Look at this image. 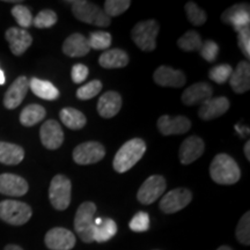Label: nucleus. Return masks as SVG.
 Segmentation results:
<instances>
[{
  "instance_id": "c85d7f7f",
  "label": "nucleus",
  "mask_w": 250,
  "mask_h": 250,
  "mask_svg": "<svg viewBox=\"0 0 250 250\" xmlns=\"http://www.w3.org/2000/svg\"><path fill=\"white\" fill-rule=\"evenodd\" d=\"M59 116H61L62 124L71 130L83 129L87 123L85 115L74 108H64Z\"/></svg>"
},
{
  "instance_id": "4c0bfd02",
  "label": "nucleus",
  "mask_w": 250,
  "mask_h": 250,
  "mask_svg": "<svg viewBox=\"0 0 250 250\" xmlns=\"http://www.w3.org/2000/svg\"><path fill=\"white\" fill-rule=\"evenodd\" d=\"M233 72V67L228 64H220L213 66L208 72V77L212 81L217 83H225L229 80L230 74Z\"/></svg>"
},
{
  "instance_id": "49530a36",
  "label": "nucleus",
  "mask_w": 250,
  "mask_h": 250,
  "mask_svg": "<svg viewBox=\"0 0 250 250\" xmlns=\"http://www.w3.org/2000/svg\"><path fill=\"white\" fill-rule=\"evenodd\" d=\"M5 83H6V78H5L4 71H2L1 67H0V85H4Z\"/></svg>"
},
{
  "instance_id": "de8ad7c7",
  "label": "nucleus",
  "mask_w": 250,
  "mask_h": 250,
  "mask_svg": "<svg viewBox=\"0 0 250 250\" xmlns=\"http://www.w3.org/2000/svg\"><path fill=\"white\" fill-rule=\"evenodd\" d=\"M217 250H233V249L228 246H221V247H219Z\"/></svg>"
},
{
  "instance_id": "9d476101",
  "label": "nucleus",
  "mask_w": 250,
  "mask_h": 250,
  "mask_svg": "<svg viewBox=\"0 0 250 250\" xmlns=\"http://www.w3.org/2000/svg\"><path fill=\"white\" fill-rule=\"evenodd\" d=\"M105 155V149L98 142H86L78 145L73 151V160L78 165H93L101 161Z\"/></svg>"
},
{
  "instance_id": "39448f33",
  "label": "nucleus",
  "mask_w": 250,
  "mask_h": 250,
  "mask_svg": "<svg viewBox=\"0 0 250 250\" xmlns=\"http://www.w3.org/2000/svg\"><path fill=\"white\" fill-rule=\"evenodd\" d=\"M160 26L155 20H146L137 23L131 31L133 42L143 51H153L156 48V36Z\"/></svg>"
},
{
  "instance_id": "f3484780",
  "label": "nucleus",
  "mask_w": 250,
  "mask_h": 250,
  "mask_svg": "<svg viewBox=\"0 0 250 250\" xmlns=\"http://www.w3.org/2000/svg\"><path fill=\"white\" fill-rule=\"evenodd\" d=\"M205 151V144L202 138L191 136L182 143L180 147L179 158L181 164L190 165L199 159Z\"/></svg>"
},
{
  "instance_id": "7c9ffc66",
  "label": "nucleus",
  "mask_w": 250,
  "mask_h": 250,
  "mask_svg": "<svg viewBox=\"0 0 250 250\" xmlns=\"http://www.w3.org/2000/svg\"><path fill=\"white\" fill-rule=\"evenodd\" d=\"M202 37L195 30L187 31V33L177 41V46H179L181 50L187 52L199 51V49L202 48Z\"/></svg>"
},
{
  "instance_id": "58836bf2",
  "label": "nucleus",
  "mask_w": 250,
  "mask_h": 250,
  "mask_svg": "<svg viewBox=\"0 0 250 250\" xmlns=\"http://www.w3.org/2000/svg\"><path fill=\"white\" fill-rule=\"evenodd\" d=\"M102 89V83L99 80H93L86 83L85 86H81L77 90V98L79 100H90L95 98Z\"/></svg>"
},
{
  "instance_id": "473e14b6",
  "label": "nucleus",
  "mask_w": 250,
  "mask_h": 250,
  "mask_svg": "<svg viewBox=\"0 0 250 250\" xmlns=\"http://www.w3.org/2000/svg\"><path fill=\"white\" fill-rule=\"evenodd\" d=\"M186 12L188 20L191 22L193 26H203L208 20V17H206V13L203 9L199 7L198 5H196L193 1L187 2L186 5Z\"/></svg>"
},
{
  "instance_id": "cd10ccee",
  "label": "nucleus",
  "mask_w": 250,
  "mask_h": 250,
  "mask_svg": "<svg viewBox=\"0 0 250 250\" xmlns=\"http://www.w3.org/2000/svg\"><path fill=\"white\" fill-rule=\"evenodd\" d=\"M24 158V151L15 144L0 142V162L4 165H19Z\"/></svg>"
},
{
  "instance_id": "a19ab883",
  "label": "nucleus",
  "mask_w": 250,
  "mask_h": 250,
  "mask_svg": "<svg viewBox=\"0 0 250 250\" xmlns=\"http://www.w3.org/2000/svg\"><path fill=\"white\" fill-rule=\"evenodd\" d=\"M201 56L205 59L206 62H214L218 57L219 54V46L214 41L212 40H206L205 42H203L202 48L199 49Z\"/></svg>"
},
{
  "instance_id": "393cba45",
  "label": "nucleus",
  "mask_w": 250,
  "mask_h": 250,
  "mask_svg": "<svg viewBox=\"0 0 250 250\" xmlns=\"http://www.w3.org/2000/svg\"><path fill=\"white\" fill-rule=\"evenodd\" d=\"M93 229V240L94 241L103 243L111 240L117 233V225L112 219H102L98 218L94 220Z\"/></svg>"
},
{
  "instance_id": "a211bd4d",
  "label": "nucleus",
  "mask_w": 250,
  "mask_h": 250,
  "mask_svg": "<svg viewBox=\"0 0 250 250\" xmlns=\"http://www.w3.org/2000/svg\"><path fill=\"white\" fill-rule=\"evenodd\" d=\"M29 189L27 181L14 174L0 175V193L12 197L26 195Z\"/></svg>"
},
{
  "instance_id": "2f4dec72",
  "label": "nucleus",
  "mask_w": 250,
  "mask_h": 250,
  "mask_svg": "<svg viewBox=\"0 0 250 250\" xmlns=\"http://www.w3.org/2000/svg\"><path fill=\"white\" fill-rule=\"evenodd\" d=\"M88 44L90 49L95 50H107L111 45V35L107 31H93L90 33L88 39Z\"/></svg>"
},
{
  "instance_id": "b1692460",
  "label": "nucleus",
  "mask_w": 250,
  "mask_h": 250,
  "mask_svg": "<svg viewBox=\"0 0 250 250\" xmlns=\"http://www.w3.org/2000/svg\"><path fill=\"white\" fill-rule=\"evenodd\" d=\"M229 83L236 94L248 92L250 88V65L248 62H239L230 74Z\"/></svg>"
},
{
  "instance_id": "bb28decb",
  "label": "nucleus",
  "mask_w": 250,
  "mask_h": 250,
  "mask_svg": "<svg viewBox=\"0 0 250 250\" xmlns=\"http://www.w3.org/2000/svg\"><path fill=\"white\" fill-rule=\"evenodd\" d=\"M29 88L40 99L52 101V100L59 98V90L50 81L39 79V78H31L29 80Z\"/></svg>"
},
{
  "instance_id": "aec40b11",
  "label": "nucleus",
  "mask_w": 250,
  "mask_h": 250,
  "mask_svg": "<svg viewBox=\"0 0 250 250\" xmlns=\"http://www.w3.org/2000/svg\"><path fill=\"white\" fill-rule=\"evenodd\" d=\"M229 109V101L225 96H219V98L210 99L204 103H202V107L199 108L198 116L203 121H211L218 118L226 114Z\"/></svg>"
},
{
  "instance_id": "e433bc0d",
  "label": "nucleus",
  "mask_w": 250,
  "mask_h": 250,
  "mask_svg": "<svg viewBox=\"0 0 250 250\" xmlns=\"http://www.w3.org/2000/svg\"><path fill=\"white\" fill-rule=\"evenodd\" d=\"M57 14L55 13L51 9H44L41 11L35 18L33 19V24L36 28L43 29V28H50L55 26L57 22Z\"/></svg>"
},
{
  "instance_id": "ddd939ff",
  "label": "nucleus",
  "mask_w": 250,
  "mask_h": 250,
  "mask_svg": "<svg viewBox=\"0 0 250 250\" xmlns=\"http://www.w3.org/2000/svg\"><path fill=\"white\" fill-rule=\"evenodd\" d=\"M41 142L48 149H57L64 142V132L61 124L55 120L46 121L40 130Z\"/></svg>"
},
{
  "instance_id": "20e7f679",
  "label": "nucleus",
  "mask_w": 250,
  "mask_h": 250,
  "mask_svg": "<svg viewBox=\"0 0 250 250\" xmlns=\"http://www.w3.org/2000/svg\"><path fill=\"white\" fill-rule=\"evenodd\" d=\"M96 213V205L93 202H85L79 206L77 210L76 218H74V229L81 241L85 243H92L93 240V229L95 224H94V215Z\"/></svg>"
},
{
  "instance_id": "dca6fc26",
  "label": "nucleus",
  "mask_w": 250,
  "mask_h": 250,
  "mask_svg": "<svg viewBox=\"0 0 250 250\" xmlns=\"http://www.w3.org/2000/svg\"><path fill=\"white\" fill-rule=\"evenodd\" d=\"M153 79L158 85L162 87H173V88H179L186 85L187 78L182 71L174 70L169 66L158 67L153 74Z\"/></svg>"
},
{
  "instance_id": "a878e982",
  "label": "nucleus",
  "mask_w": 250,
  "mask_h": 250,
  "mask_svg": "<svg viewBox=\"0 0 250 250\" xmlns=\"http://www.w3.org/2000/svg\"><path fill=\"white\" fill-rule=\"evenodd\" d=\"M99 62L104 68H121L129 64V56L122 49H110L100 56Z\"/></svg>"
},
{
  "instance_id": "f257e3e1",
  "label": "nucleus",
  "mask_w": 250,
  "mask_h": 250,
  "mask_svg": "<svg viewBox=\"0 0 250 250\" xmlns=\"http://www.w3.org/2000/svg\"><path fill=\"white\" fill-rule=\"evenodd\" d=\"M211 179L215 183L223 184V186H230L239 182L241 177L239 166L232 156L225 153L214 156L210 166Z\"/></svg>"
},
{
  "instance_id": "c756f323",
  "label": "nucleus",
  "mask_w": 250,
  "mask_h": 250,
  "mask_svg": "<svg viewBox=\"0 0 250 250\" xmlns=\"http://www.w3.org/2000/svg\"><path fill=\"white\" fill-rule=\"evenodd\" d=\"M45 109L40 104H29L21 111L20 122L24 126H33L45 117Z\"/></svg>"
},
{
  "instance_id": "4be33fe9",
  "label": "nucleus",
  "mask_w": 250,
  "mask_h": 250,
  "mask_svg": "<svg viewBox=\"0 0 250 250\" xmlns=\"http://www.w3.org/2000/svg\"><path fill=\"white\" fill-rule=\"evenodd\" d=\"M212 87L206 83H197L184 90L182 102L186 105H193L197 103H204L212 98Z\"/></svg>"
},
{
  "instance_id": "412c9836",
  "label": "nucleus",
  "mask_w": 250,
  "mask_h": 250,
  "mask_svg": "<svg viewBox=\"0 0 250 250\" xmlns=\"http://www.w3.org/2000/svg\"><path fill=\"white\" fill-rule=\"evenodd\" d=\"M122 108L121 94L109 90L100 98L98 102V112L103 118H112L120 112Z\"/></svg>"
},
{
  "instance_id": "a18cd8bd",
  "label": "nucleus",
  "mask_w": 250,
  "mask_h": 250,
  "mask_svg": "<svg viewBox=\"0 0 250 250\" xmlns=\"http://www.w3.org/2000/svg\"><path fill=\"white\" fill-rule=\"evenodd\" d=\"M4 250H23L22 248H21V247H19V246H15V245H8V246H6L5 247V249Z\"/></svg>"
},
{
  "instance_id": "423d86ee",
  "label": "nucleus",
  "mask_w": 250,
  "mask_h": 250,
  "mask_svg": "<svg viewBox=\"0 0 250 250\" xmlns=\"http://www.w3.org/2000/svg\"><path fill=\"white\" fill-rule=\"evenodd\" d=\"M33 214L30 206L18 201H4L0 203V219L13 226H21L29 221Z\"/></svg>"
},
{
  "instance_id": "2eb2a0df",
  "label": "nucleus",
  "mask_w": 250,
  "mask_h": 250,
  "mask_svg": "<svg viewBox=\"0 0 250 250\" xmlns=\"http://www.w3.org/2000/svg\"><path fill=\"white\" fill-rule=\"evenodd\" d=\"M29 89V80L27 77H19L9 86L4 96V105L7 109H15L21 104Z\"/></svg>"
},
{
  "instance_id": "f704fd0d",
  "label": "nucleus",
  "mask_w": 250,
  "mask_h": 250,
  "mask_svg": "<svg viewBox=\"0 0 250 250\" xmlns=\"http://www.w3.org/2000/svg\"><path fill=\"white\" fill-rule=\"evenodd\" d=\"M12 15H13L19 26L21 28H29L33 24V15L30 9L23 5H15L12 8Z\"/></svg>"
},
{
  "instance_id": "c03bdc74",
  "label": "nucleus",
  "mask_w": 250,
  "mask_h": 250,
  "mask_svg": "<svg viewBox=\"0 0 250 250\" xmlns=\"http://www.w3.org/2000/svg\"><path fill=\"white\" fill-rule=\"evenodd\" d=\"M245 154H246V158L250 160V142H247L246 143V146H245Z\"/></svg>"
},
{
  "instance_id": "0eeeda50",
  "label": "nucleus",
  "mask_w": 250,
  "mask_h": 250,
  "mask_svg": "<svg viewBox=\"0 0 250 250\" xmlns=\"http://www.w3.org/2000/svg\"><path fill=\"white\" fill-rule=\"evenodd\" d=\"M71 181L64 175H56L50 183L49 199L56 210L64 211L71 203Z\"/></svg>"
},
{
  "instance_id": "ea45409f",
  "label": "nucleus",
  "mask_w": 250,
  "mask_h": 250,
  "mask_svg": "<svg viewBox=\"0 0 250 250\" xmlns=\"http://www.w3.org/2000/svg\"><path fill=\"white\" fill-rule=\"evenodd\" d=\"M129 227L131 230L137 233H143L148 230L149 228V215L146 212L140 211L138 213L133 215V218L131 219Z\"/></svg>"
},
{
  "instance_id": "72a5a7b5",
  "label": "nucleus",
  "mask_w": 250,
  "mask_h": 250,
  "mask_svg": "<svg viewBox=\"0 0 250 250\" xmlns=\"http://www.w3.org/2000/svg\"><path fill=\"white\" fill-rule=\"evenodd\" d=\"M236 239L245 246L250 245V212H246L240 219L235 230Z\"/></svg>"
},
{
  "instance_id": "7ed1b4c3",
  "label": "nucleus",
  "mask_w": 250,
  "mask_h": 250,
  "mask_svg": "<svg viewBox=\"0 0 250 250\" xmlns=\"http://www.w3.org/2000/svg\"><path fill=\"white\" fill-rule=\"evenodd\" d=\"M72 5V13L81 22L94 24L98 27H108L111 23V19L103 12L98 5L87 0L67 1Z\"/></svg>"
},
{
  "instance_id": "f03ea898",
  "label": "nucleus",
  "mask_w": 250,
  "mask_h": 250,
  "mask_svg": "<svg viewBox=\"0 0 250 250\" xmlns=\"http://www.w3.org/2000/svg\"><path fill=\"white\" fill-rule=\"evenodd\" d=\"M146 152V144L143 139L134 138L123 144L114 158V169L117 173H125L143 158Z\"/></svg>"
},
{
  "instance_id": "37998d69",
  "label": "nucleus",
  "mask_w": 250,
  "mask_h": 250,
  "mask_svg": "<svg viewBox=\"0 0 250 250\" xmlns=\"http://www.w3.org/2000/svg\"><path fill=\"white\" fill-rule=\"evenodd\" d=\"M89 74V70L86 65L83 64H76L72 67V80L74 83H81L87 79Z\"/></svg>"
},
{
  "instance_id": "1a4fd4ad",
  "label": "nucleus",
  "mask_w": 250,
  "mask_h": 250,
  "mask_svg": "<svg viewBox=\"0 0 250 250\" xmlns=\"http://www.w3.org/2000/svg\"><path fill=\"white\" fill-rule=\"evenodd\" d=\"M166 187H167V184H166L164 177L160 175H152L139 188L137 198L144 205L153 204L162 196Z\"/></svg>"
},
{
  "instance_id": "79ce46f5",
  "label": "nucleus",
  "mask_w": 250,
  "mask_h": 250,
  "mask_svg": "<svg viewBox=\"0 0 250 250\" xmlns=\"http://www.w3.org/2000/svg\"><path fill=\"white\" fill-rule=\"evenodd\" d=\"M237 41H239V46L241 49L242 54L246 58L250 57V29L249 27L243 28L237 31Z\"/></svg>"
},
{
  "instance_id": "6e6552de",
  "label": "nucleus",
  "mask_w": 250,
  "mask_h": 250,
  "mask_svg": "<svg viewBox=\"0 0 250 250\" xmlns=\"http://www.w3.org/2000/svg\"><path fill=\"white\" fill-rule=\"evenodd\" d=\"M192 199V193L186 188H177L171 190L162 197L160 201V208L164 213L171 214L183 210L190 204Z\"/></svg>"
},
{
  "instance_id": "f8f14e48",
  "label": "nucleus",
  "mask_w": 250,
  "mask_h": 250,
  "mask_svg": "<svg viewBox=\"0 0 250 250\" xmlns=\"http://www.w3.org/2000/svg\"><path fill=\"white\" fill-rule=\"evenodd\" d=\"M224 23L230 24L234 30L240 31L243 28L249 27L250 23V11L248 4H236L232 7L227 8L221 15Z\"/></svg>"
},
{
  "instance_id": "c9c22d12",
  "label": "nucleus",
  "mask_w": 250,
  "mask_h": 250,
  "mask_svg": "<svg viewBox=\"0 0 250 250\" xmlns=\"http://www.w3.org/2000/svg\"><path fill=\"white\" fill-rule=\"evenodd\" d=\"M131 5L130 0H107L104 2V13L109 18L120 17L125 11H127Z\"/></svg>"
},
{
  "instance_id": "6ab92c4d",
  "label": "nucleus",
  "mask_w": 250,
  "mask_h": 250,
  "mask_svg": "<svg viewBox=\"0 0 250 250\" xmlns=\"http://www.w3.org/2000/svg\"><path fill=\"white\" fill-rule=\"evenodd\" d=\"M191 127V123L184 116H177L171 118L168 115H164L159 118L158 129L164 136H171V134H183L188 132Z\"/></svg>"
},
{
  "instance_id": "9b49d317",
  "label": "nucleus",
  "mask_w": 250,
  "mask_h": 250,
  "mask_svg": "<svg viewBox=\"0 0 250 250\" xmlns=\"http://www.w3.org/2000/svg\"><path fill=\"white\" fill-rule=\"evenodd\" d=\"M45 246L50 250H71L76 246V236L66 228L56 227L45 235Z\"/></svg>"
},
{
  "instance_id": "5701e85b",
  "label": "nucleus",
  "mask_w": 250,
  "mask_h": 250,
  "mask_svg": "<svg viewBox=\"0 0 250 250\" xmlns=\"http://www.w3.org/2000/svg\"><path fill=\"white\" fill-rule=\"evenodd\" d=\"M90 51L88 40L83 34H72L62 44V52L68 57H83Z\"/></svg>"
},
{
  "instance_id": "4468645a",
  "label": "nucleus",
  "mask_w": 250,
  "mask_h": 250,
  "mask_svg": "<svg viewBox=\"0 0 250 250\" xmlns=\"http://www.w3.org/2000/svg\"><path fill=\"white\" fill-rule=\"evenodd\" d=\"M5 37L7 40L12 54L15 56L23 55L33 43V37L22 28H9V29L6 30Z\"/></svg>"
}]
</instances>
